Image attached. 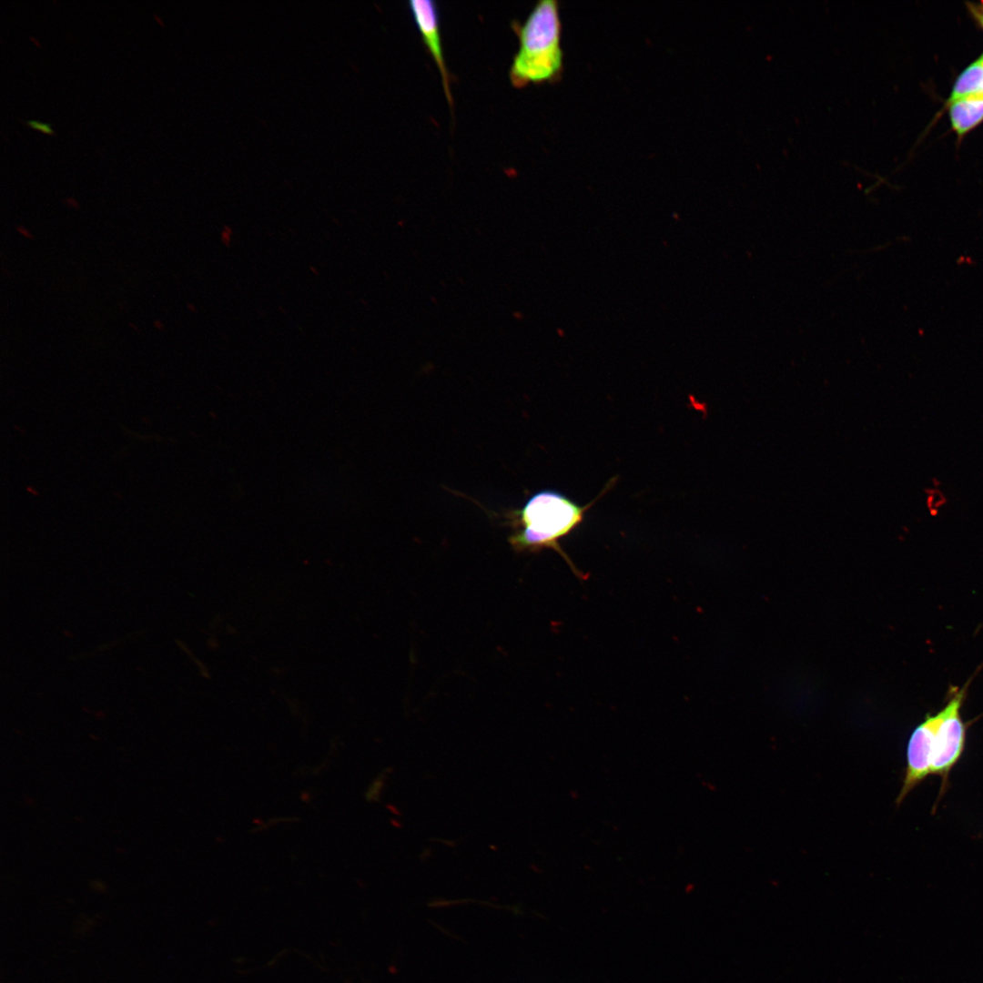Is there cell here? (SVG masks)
<instances>
[{"label":"cell","instance_id":"obj_3","mask_svg":"<svg viewBox=\"0 0 983 983\" xmlns=\"http://www.w3.org/2000/svg\"><path fill=\"white\" fill-rule=\"evenodd\" d=\"M965 688L955 692L953 696L937 712V725L933 739L931 774L942 779V789L946 788L948 778L954 765L960 759L966 744L967 725L961 717V706L965 698Z\"/></svg>","mask_w":983,"mask_h":983},{"label":"cell","instance_id":"obj_8","mask_svg":"<svg viewBox=\"0 0 983 983\" xmlns=\"http://www.w3.org/2000/svg\"><path fill=\"white\" fill-rule=\"evenodd\" d=\"M24 123L25 125L31 127L32 128L37 129V130H39V131H41V132H43L45 134H47V135H54L55 134V131H54L52 126L50 124H48V123L41 122V121H38V120H26V121H24Z\"/></svg>","mask_w":983,"mask_h":983},{"label":"cell","instance_id":"obj_10","mask_svg":"<svg viewBox=\"0 0 983 983\" xmlns=\"http://www.w3.org/2000/svg\"><path fill=\"white\" fill-rule=\"evenodd\" d=\"M16 230H17V231H18V233H19V234H21V235H22L23 237H25V238H30V239H32V238H33V235H32V233H31V231H30V230H28L27 228H25L24 226H17V227H16Z\"/></svg>","mask_w":983,"mask_h":983},{"label":"cell","instance_id":"obj_4","mask_svg":"<svg viewBox=\"0 0 983 983\" xmlns=\"http://www.w3.org/2000/svg\"><path fill=\"white\" fill-rule=\"evenodd\" d=\"M937 714H927L909 736L906 752V768L901 789L896 799L898 806L907 796L931 774L933 739Z\"/></svg>","mask_w":983,"mask_h":983},{"label":"cell","instance_id":"obj_7","mask_svg":"<svg viewBox=\"0 0 983 983\" xmlns=\"http://www.w3.org/2000/svg\"><path fill=\"white\" fill-rule=\"evenodd\" d=\"M983 94V54L957 78L948 104L962 97Z\"/></svg>","mask_w":983,"mask_h":983},{"label":"cell","instance_id":"obj_2","mask_svg":"<svg viewBox=\"0 0 983 983\" xmlns=\"http://www.w3.org/2000/svg\"><path fill=\"white\" fill-rule=\"evenodd\" d=\"M519 47L509 77L513 86L559 81L563 72L562 22L556 0L535 4L522 24L513 22Z\"/></svg>","mask_w":983,"mask_h":983},{"label":"cell","instance_id":"obj_9","mask_svg":"<svg viewBox=\"0 0 983 983\" xmlns=\"http://www.w3.org/2000/svg\"><path fill=\"white\" fill-rule=\"evenodd\" d=\"M968 8L971 15L975 18V20L978 22V24L983 29V3H981V4L968 3Z\"/></svg>","mask_w":983,"mask_h":983},{"label":"cell","instance_id":"obj_6","mask_svg":"<svg viewBox=\"0 0 983 983\" xmlns=\"http://www.w3.org/2000/svg\"><path fill=\"white\" fill-rule=\"evenodd\" d=\"M948 105L952 128L959 137L983 121V94L962 97Z\"/></svg>","mask_w":983,"mask_h":983},{"label":"cell","instance_id":"obj_1","mask_svg":"<svg viewBox=\"0 0 983 983\" xmlns=\"http://www.w3.org/2000/svg\"><path fill=\"white\" fill-rule=\"evenodd\" d=\"M611 485L612 482L586 505H580L555 490L546 489L532 493L521 508L502 514L504 523L512 530L508 537L510 545L519 553L552 549L563 558L575 575L583 577L562 549L559 541L581 525L586 512Z\"/></svg>","mask_w":983,"mask_h":983},{"label":"cell","instance_id":"obj_5","mask_svg":"<svg viewBox=\"0 0 983 983\" xmlns=\"http://www.w3.org/2000/svg\"><path fill=\"white\" fill-rule=\"evenodd\" d=\"M409 7L422 42L438 66L446 98L452 106V96L441 39L438 7L432 0H411Z\"/></svg>","mask_w":983,"mask_h":983},{"label":"cell","instance_id":"obj_11","mask_svg":"<svg viewBox=\"0 0 983 983\" xmlns=\"http://www.w3.org/2000/svg\"><path fill=\"white\" fill-rule=\"evenodd\" d=\"M154 326H155V328H156L157 329H164V325H163V323H162V322H161L160 320H158V319H156V320L154 321Z\"/></svg>","mask_w":983,"mask_h":983}]
</instances>
